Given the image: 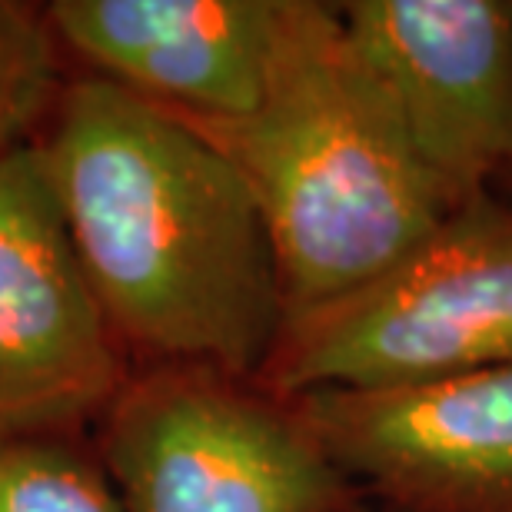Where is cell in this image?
Masks as SVG:
<instances>
[{
  "label": "cell",
  "instance_id": "12",
  "mask_svg": "<svg viewBox=\"0 0 512 512\" xmlns=\"http://www.w3.org/2000/svg\"><path fill=\"white\" fill-rule=\"evenodd\" d=\"M356 512H393V509H356Z\"/></svg>",
  "mask_w": 512,
  "mask_h": 512
},
{
  "label": "cell",
  "instance_id": "10",
  "mask_svg": "<svg viewBox=\"0 0 512 512\" xmlns=\"http://www.w3.org/2000/svg\"><path fill=\"white\" fill-rule=\"evenodd\" d=\"M64 60L44 7L0 0V160L44 133L67 84Z\"/></svg>",
  "mask_w": 512,
  "mask_h": 512
},
{
  "label": "cell",
  "instance_id": "2",
  "mask_svg": "<svg viewBox=\"0 0 512 512\" xmlns=\"http://www.w3.org/2000/svg\"><path fill=\"white\" fill-rule=\"evenodd\" d=\"M187 124L247 183L286 316L370 283L453 213L346 44L336 4L286 0L260 104Z\"/></svg>",
  "mask_w": 512,
  "mask_h": 512
},
{
  "label": "cell",
  "instance_id": "1",
  "mask_svg": "<svg viewBox=\"0 0 512 512\" xmlns=\"http://www.w3.org/2000/svg\"><path fill=\"white\" fill-rule=\"evenodd\" d=\"M37 147L70 247L130 363L256 380L286 303L233 163L183 117L94 74L67 80Z\"/></svg>",
  "mask_w": 512,
  "mask_h": 512
},
{
  "label": "cell",
  "instance_id": "11",
  "mask_svg": "<svg viewBox=\"0 0 512 512\" xmlns=\"http://www.w3.org/2000/svg\"><path fill=\"white\" fill-rule=\"evenodd\" d=\"M496 187H503V190H512V153H509V160H506V167H503V173H499Z\"/></svg>",
  "mask_w": 512,
  "mask_h": 512
},
{
  "label": "cell",
  "instance_id": "5",
  "mask_svg": "<svg viewBox=\"0 0 512 512\" xmlns=\"http://www.w3.org/2000/svg\"><path fill=\"white\" fill-rule=\"evenodd\" d=\"M130 373L30 143L0 160V443L84 436Z\"/></svg>",
  "mask_w": 512,
  "mask_h": 512
},
{
  "label": "cell",
  "instance_id": "6",
  "mask_svg": "<svg viewBox=\"0 0 512 512\" xmlns=\"http://www.w3.org/2000/svg\"><path fill=\"white\" fill-rule=\"evenodd\" d=\"M346 44L449 207L493 193L512 153V0H350Z\"/></svg>",
  "mask_w": 512,
  "mask_h": 512
},
{
  "label": "cell",
  "instance_id": "4",
  "mask_svg": "<svg viewBox=\"0 0 512 512\" xmlns=\"http://www.w3.org/2000/svg\"><path fill=\"white\" fill-rule=\"evenodd\" d=\"M94 449L127 512L360 509L293 399L213 366H133Z\"/></svg>",
  "mask_w": 512,
  "mask_h": 512
},
{
  "label": "cell",
  "instance_id": "3",
  "mask_svg": "<svg viewBox=\"0 0 512 512\" xmlns=\"http://www.w3.org/2000/svg\"><path fill=\"white\" fill-rule=\"evenodd\" d=\"M512 363V207L453 210L370 283L290 313L253 383L280 399L406 389Z\"/></svg>",
  "mask_w": 512,
  "mask_h": 512
},
{
  "label": "cell",
  "instance_id": "8",
  "mask_svg": "<svg viewBox=\"0 0 512 512\" xmlns=\"http://www.w3.org/2000/svg\"><path fill=\"white\" fill-rule=\"evenodd\" d=\"M60 50L87 74L187 120H233L260 104L286 0H57Z\"/></svg>",
  "mask_w": 512,
  "mask_h": 512
},
{
  "label": "cell",
  "instance_id": "9",
  "mask_svg": "<svg viewBox=\"0 0 512 512\" xmlns=\"http://www.w3.org/2000/svg\"><path fill=\"white\" fill-rule=\"evenodd\" d=\"M0 512H127L94 443L27 436L0 443Z\"/></svg>",
  "mask_w": 512,
  "mask_h": 512
},
{
  "label": "cell",
  "instance_id": "7",
  "mask_svg": "<svg viewBox=\"0 0 512 512\" xmlns=\"http://www.w3.org/2000/svg\"><path fill=\"white\" fill-rule=\"evenodd\" d=\"M346 479L393 512H512V363L293 399Z\"/></svg>",
  "mask_w": 512,
  "mask_h": 512
}]
</instances>
